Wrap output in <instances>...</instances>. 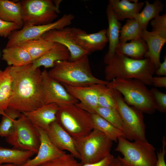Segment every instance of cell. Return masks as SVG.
<instances>
[{
	"instance_id": "obj_1",
	"label": "cell",
	"mask_w": 166,
	"mask_h": 166,
	"mask_svg": "<svg viewBox=\"0 0 166 166\" xmlns=\"http://www.w3.org/2000/svg\"><path fill=\"white\" fill-rule=\"evenodd\" d=\"M12 77V94L8 107L22 113L43 106L42 72L34 69L32 63L21 66H10Z\"/></svg>"
},
{
	"instance_id": "obj_2",
	"label": "cell",
	"mask_w": 166,
	"mask_h": 166,
	"mask_svg": "<svg viewBox=\"0 0 166 166\" xmlns=\"http://www.w3.org/2000/svg\"><path fill=\"white\" fill-rule=\"evenodd\" d=\"M156 70L148 58L136 60L115 53L105 68V79L109 82L117 78L135 79L151 85Z\"/></svg>"
},
{
	"instance_id": "obj_3",
	"label": "cell",
	"mask_w": 166,
	"mask_h": 166,
	"mask_svg": "<svg viewBox=\"0 0 166 166\" xmlns=\"http://www.w3.org/2000/svg\"><path fill=\"white\" fill-rule=\"evenodd\" d=\"M88 55L74 61H57L48 71V74L62 85L69 86H86L95 84L106 85L108 82L98 79L92 74Z\"/></svg>"
},
{
	"instance_id": "obj_4",
	"label": "cell",
	"mask_w": 166,
	"mask_h": 166,
	"mask_svg": "<svg viewBox=\"0 0 166 166\" xmlns=\"http://www.w3.org/2000/svg\"><path fill=\"white\" fill-rule=\"evenodd\" d=\"M106 85L118 91L128 105L143 113L152 114L156 110L150 90L139 80L117 78L108 82Z\"/></svg>"
},
{
	"instance_id": "obj_5",
	"label": "cell",
	"mask_w": 166,
	"mask_h": 166,
	"mask_svg": "<svg viewBox=\"0 0 166 166\" xmlns=\"http://www.w3.org/2000/svg\"><path fill=\"white\" fill-rule=\"evenodd\" d=\"M115 150L123 157L117 158L122 166H155L157 157L155 148L148 141L131 142L123 136L119 137Z\"/></svg>"
},
{
	"instance_id": "obj_6",
	"label": "cell",
	"mask_w": 166,
	"mask_h": 166,
	"mask_svg": "<svg viewBox=\"0 0 166 166\" xmlns=\"http://www.w3.org/2000/svg\"><path fill=\"white\" fill-rule=\"evenodd\" d=\"M57 121L74 140L84 137L94 129L91 114L76 104L59 106Z\"/></svg>"
},
{
	"instance_id": "obj_7",
	"label": "cell",
	"mask_w": 166,
	"mask_h": 166,
	"mask_svg": "<svg viewBox=\"0 0 166 166\" xmlns=\"http://www.w3.org/2000/svg\"><path fill=\"white\" fill-rule=\"evenodd\" d=\"M80 157V165L98 162L110 154L113 141L100 131L94 128L86 136L75 140Z\"/></svg>"
},
{
	"instance_id": "obj_8",
	"label": "cell",
	"mask_w": 166,
	"mask_h": 166,
	"mask_svg": "<svg viewBox=\"0 0 166 166\" xmlns=\"http://www.w3.org/2000/svg\"><path fill=\"white\" fill-rule=\"evenodd\" d=\"M113 92L117 109L124 125L125 131L123 137L129 140H147L143 113L128 105L118 91L113 89Z\"/></svg>"
},
{
	"instance_id": "obj_9",
	"label": "cell",
	"mask_w": 166,
	"mask_h": 166,
	"mask_svg": "<svg viewBox=\"0 0 166 166\" xmlns=\"http://www.w3.org/2000/svg\"><path fill=\"white\" fill-rule=\"evenodd\" d=\"M20 2L23 26L52 23L60 12L50 0H24Z\"/></svg>"
},
{
	"instance_id": "obj_10",
	"label": "cell",
	"mask_w": 166,
	"mask_h": 166,
	"mask_svg": "<svg viewBox=\"0 0 166 166\" xmlns=\"http://www.w3.org/2000/svg\"><path fill=\"white\" fill-rule=\"evenodd\" d=\"M14 129L6 140L14 148L37 154L40 146V134L37 127L22 113L14 121Z\"/></svg>"
},
{
	"instance_id": "obj_11",
	"label": "cell",
	"mask_w": 166,
	"mask_h": 166,
	"mask_svg": "<svg viewBox=\"0 0 166 166\" xmlns=\"http://www.w3.org/2000/svg\"><path fill=\"white\" fill-rule=\"evenodd\" d=\"M74 17L72 14H65L57 21L50 24L23 26L20 30H14L11 33L8 37L6 47L16 46L25 41L37 39L52 30H61L70 25Z\"/></svg>"
},
{
	"instance_id": "obj_12",
	"label": "cell",
	"mask_w": 166,
	"mask_h": 166,
	"mask_svg": "<svg viewBox=\"0 0 166 166\" xmlns=\"http://www.w3.org/2000/svg\"><path fill=\"white\" fill-rule=\"evenodd\" d=\"M42 75L45 105L55 103L59 106L79 102L62 84L50 77L46 69L42 72Z\"/></svg>"
},
{
	"instance_id": "obj_13",
	"label": "cell",
	"mask_w": 166,
	"mask_h": 166,
	"mask_svg": "<svg viewBox=\"0 0 166 166\" xmlns=\"http://www.w3.org/2000/svg\"><path fill=\"white\" fill-rule=\"evenodd\" d=\"M102 84L77 87L63 85L69 93L78 100L79 102L75 104L77 105L93 114H95V109L98 106L99 94Z\"/></svg>"
},
{
	"instance_id": "obj_14",
	"label": "cell",
	"mask_w": 166,
	"mask_h": 166,
	"mask_svg": "<svg viewBox=\"0 0 166 166\" xmlns=\"http://www.w3.org/2000/svg\"><path fill=\"white\" fill-rule=\"evenodd\" d=\"M71 31L76 44L89 53L101 50L108 42L105 29L90 34L75 27L71 28Z\"/></svg>"
},
{
	"instance_id": "obj_15",
	"label": "cell",
	"mask_w": 166,
	"mask_h": 166,
	"mask_svg": "<svg viewBox=\"0 0 166 166\" xmlns=\"http://www.w3.org/2000/svg\"><path fill=\"white\" fill-rule=\"evenodd\" d=\"M41 37L48 41L59 43L66 47L70 53L69 61H77L89 53L76 44L70 27H66L60 30H52L46 32Z\"/></svg>"
},
{
	"instance_id": "obj_16",
	"label": "cell",
	"mask_w": 166,
	"mask_h": 166,
	"mask_svg": "<svg viewBox=\"0 0 166 166\" xmlns=\"http://www.w3.org/2000/svg\"><path fill=\"white\" fill-rule=\"evenodd\" d=\"M35 127L39 133L40 141L37 155L33 159L28 160L22 166H39L66 153L64 151L58 148L53 144L45 130Z\"/></svg>"
},
{
	"instance_id": "obj_17",
	"label": "cell",
	"mask_w": 166,
	"mask_h": 166,
	"mask_svg": "<svg viewBox=\"0 0 166 166\" xmlns=\"http://www.w3.org/2000/svg\"><path fill=\"white\" fill-rule=\"evenodd\" d=\"M45 131L51 141L58 148L62 151H68L76 158L80 160V155L76 147L75 140L57 121L52 123Z\"/></svg>"
},
{
	"instance_id": "obj_18",
	"label": "cell",
	"mask_w": 166,
	"mask_h": 166,
	"mask_svg": "<svg viewBox=\"0 0 166 166\" xmlns=\"http://www.w3.org/2000/svg\"><path fill=\"white\" fill-rule=\"evenodd\" d=\"M59 106L55 103L44 105L33 111L22 113L35 126L47 131L57 121Z\"/></svg>"
},
{
	"instance_id": "obj_19",
	"label": "cell",
	"mask_w": 166,
	"mask_h": 166,
	"mask_svg": "<svg viewBox=\"0 0 166 166\" xmlns=\"http://www.w3.org/2000/svg\"><path fill=\"white\" fill-rule=\"evenodd\" d=\"M106 13L109 25L106 29V36L109 47L108 51L104 57V61L107 65L115 54L116 48L120 42V32L121 24L109 4L106 9Z\"/></svg>"
},
{
	"instance_id": "obj_20",
	"label": "cell",
	"mask_w": 166,
	"mask_h": 166,
	"mask_svg": "<svg viewBox=\"0 0 166 166\" xmlns=\"http://www.w3.org/2000/svg\"><path fill=\"white\" fill-rule=\"evenodd\" d=\"M141 37L146 42L148 48L144 57L149 58L157 69L161 63L160 52L166 42V38L154 32L149 31L146 30L142 31Z\"/></svg>"
},
{
	"instance_id": "obj_21",
	"label": "cell",
	"mask_w": 166,
	"mask_h": 166,
	"mask_svg": "<svg viewBox=\"0 0 166 166\" xmlns=\"http://www.w3.org/2000/svg\"><path fill=\"white\" fill-rule=\"evenodd\" d=\"M70 53L68 49L59 43L54 46L39 58L33 61L34 69L44 66L45 68H52L57 61H69Z\"/></svg>"
},
{
	"instance_id": "obj_22",
	"label": "cell",
	"mask_w": 166,
	"mask_h": 166,
	"mask_svg": "<svg viewBox=\"0 0 166 166\" xmlns=\"http://www.w3.org/2000/svg\"><path fill=\"white\" fill-rule=\"evenodd\" d=\"M109 4L113 10L117 19L123 21L125 19L134 18L143 6L144 2H138V0H109Z\"/></svg>"
},
{
	"instance_id": "obj_23",
	"label": "cell",
	"mask_w": 166,
	"mask_h": 166,
	"mask_svg": "<svg viewBox=\"0 0 166 166\" xmlns=\"http://www.w3.org/2000/svg\"><path fill=\"white\" fill-rule=\"evenodd\" d=\"M146 42L142 37L131 40L129 43L119 42L116 49L115 53L124 55L131 58L140 60L144 58L147 52Z\"/></svg>"
},
{
	"instance_id": "obj_24",
	"label": "cell",
	"mask_w": 166,
	"mask_h": 166,
	"mask_svg": "<svg viewBox=\"0 0 166 166\" xmlns=\"http://www.w3.org/2000/svg\"><path fill=\"white\" fill-rule=\"evenodd\" d=\"M2 59L9 66L19 67L32 63L27 51L18 45L5 47L2 51Z\"/></svg>"
},
{
	"instance_id": "obj_25",
	"label": "cell",
	"mask_w": 166,
	"mask_h": 166,
	"mask_svg": "<svg viewBox=\"0 0 166 166\" xmlns=\"http://www.w3.org/2000/svg\"><path fill=\"white\" fill-rule=\"evenodd\" d=\"M0 19L6 22L14 23L22 28L23 26L20 2L0 0Z\"/></svg>"
},
{
	"instance_id": "obj_26",
	"label": "cell",
	"mask_w": 166,
	"mask_h": 166,
	"mask_svg": "<svg viewBox=\"0 0 166 166\" xmlns=\"http://www.w3.org/2000/svg\"><path fill=\"white\" fill-rule=\"evenodd\" d=\"M34 154L30 151L0 146V165L6 164L22 166Z\"/></svg>"
},
{
	"instance_id": "obj_27",
	"label": "cell",
	"mask_w": 166,
	"mask_h": 166,
	"mask_svg": "<svg viewBox=\"0 0 166 166\" xmlns=\"http://www.w3.org/2000/svg\"><path fill=\"white\" fill-rule=\"evenodd\" d=\"M10 66L0 70V114L2 115L9 106L12 94V79Z\"/></svg>"
},
{
	"instance_id": "obj_28",
	"label": "cell",
	"mask_w": 166,
	"mask_h": 166,
	"mask_svg": "<svg viewBox=\"0 0 166 166\" xmlns=\"http://www.w3.org/2000/svg\"><path fill=\"white\" fill-rule=\"evenodd\" d=\"M56 43L48 41L42 37L25 41L18 45L29 53L33 61L41 57L51 49Z\"/></svg>"
},
{
	"instance_id": "obj_29",
	"label": "cell",
	"mask_w": 166,
	"mask_h": 166,
	"mask_svg": "<svg viewBox=\"0 0 166 166\" xmlns=\"http://www.w3.org/2000/svg\"><path fill=\"white\" fill-rule=\"evenodd\" d=\"M144 3L145 5L142 11L134 18L138 22L143 30H146L150 20L159 15L164 6V4L160 0H155L152 3L146 1Z\"/></svg>"
},
{
	"instance_id": "obj_30",
	"label": "cell",
	"mask_w": 166,
	"mask_h": 166,
	"mask_svg": "<svg viewBox=\"0 0 166 166\" xmlns=\"http://www.w3.org/2000/svg\"><path fill=\"white\" fill-rule=\"evenodd\" d=\"M94 128L105 134L112 141L117 142L118 138L123 137L122 132L111 123L97 114H91Z\"/></svg>"
},
{
	"instance_id": "obj_31",
	"label": "cell",
	"mask_w": 166,
	"mask_h": 166,
	"mask_svg": "<svg viewBox=\"0 0 166 166\" xmlns=\"http://www.w3.org/2000/svg\"><path fill=\"white\" fill-rule=\"evenodd\" d=\"M143 30L136 19H128L124 25L121 27L120 42H126L128 40L131 41L141 38Z\"/></svg>"
},
{
	"instance_id": "obj_32",
	"label": "cell",
	"mask_w": 166,
	"mask_h": 166,
	"mask_svg": "<svg viewBox=\"0 0 166 166\" xmlns=\"http://www.w3.org/2000/svg\"><path fill=\"white\" fill-rule=\"evenodd\" d=\"M22 113L8 107L4 112L0 123V136L6 137L10 135L14 129V121Z\"/></svg>"
},
{
	"instance_id": "obj_33",
	"label": "cell",
	"mask_w": 166,
	"mask_h": 166,
	"mask_svg": "<svg viewBox=\"0 0 166 166\" xmlns=\"http://www.w3.org/2000/svg\"><path fill=\"white\" fill-rule=\"evenodd\" d=\"M95 114L98 115L120 129L122 132L124 137L125 131L124 125L117 109L98 106L95 109Z\"/></svg>"
},
{
	"instance_id": "obj_34",
	"label": "cell",
	"mask_w": 166,
	"mask_h": 166,
	"mask_svg": "<svg viewBox=\"0 0 166 166\" xmlns=\"http://www.w3.org/2000/svg\"><path fill=\"white\" fill-rule=\"evenodd\" d=\"M99 106L117 109V105L114 98L113 89L102 84L98 98Z\"/></svg>"
},
{
	"instance_id": "obj_35",
	"label": "cell",
	"mask_w": 166,
	"mask_h": 166,
	"mask_svg": "<svg viewBox=\"0 0 166 166\" xmlns=\"http://www.w3.org/2000/svg\"><path fill=\"white\" fill-rule=\"evenodd\" d=\"M74 156L66 153L62 156L48 161L39 166H79V163Z\"/></svg>"
},
{
	"instance_id": "obj_36",
	"label": "cell",
	"mask_w": 166,
	"mask_h": 166,
	"mask_svg": "<svg viewBox=\"0 0 166 166\" xmlns=\"http://www.w3.org/2000/svg\"><path fill=\"white\" fill-rule=\"evenodd\" d=\"M152 31L166 38V14L159 15L151 22Z\"/></svg>"
},
{
	"instance_id": "obj_37",
	"label": "cell",
	"mask_w": 166,
	"mask_h": 166,
	"mask_svg": "<svg viewBox=\"0 0 166 166\" xmlns=\"http://www.w3.org/2000/svg\"><path fill=\"white\" fill-rule=\"evenodd\" d=\"M150 91L154 97L156 110L161 113L166 112V94L158 90L152 88Z\"/></svg>"
},
{
	"instance_id": "obj_38",
	"label": "cell",
	"mask_w": 166,
	"mask_h": 166,
	"mask_svg": "<svg viewBox=\"0 0 166 166\" xmlns=\"http://www.w3.org/2000/svg\"><path fill=\"white\" fill-rule=\"evenodd\" d=\"M21 29L16 24L4 21L0 19V36L8 37L13 31Z\"/></svg>"
},
{
	"instance_id": "obj_39",
	"label": "cell",
	"mask_w": 166,
	"mask_h": 166,
	"mask_svg": "<svg viewBox=\"0 0 166 166\" xmlns=\"http://www.w3.org/2000/svg\"><path fill=\"white\" fill-rule=\"evenodd\" d=\"M162 147L159 151L157 153V160L155 166H166L165 156L166 153V140L165 136L162 140Z\"/></svg>"
},
{
	"instance_id": "obj_40",
	"label": "cell",
	"mask_w": 166,
	"mask_h": 166,
	"mask_svg": "<svg viewBox=\"0 0 166 166\" xmlns=\"http://www.w3.org/2000/svg\"><path fill=\"white\" fill-rule=\"evenodd\" d=\"M114 158L111 154L102 160L93 163L79 165V166H109L111 162Z\"/></svg>"
},
{
	"instance_id": "obj_41",
	"label": "cell",
	"mask_w": 166,
	"mask_h": 166,
	"mask_svg": "<svg viewBox=\"0 0 166 166\" xmlns=\"http://www.w3.org/2000/svg\"><path fill=\"white\" fill-rule=\"evenodd\" d=\"M152 85L156 87L166 88V77H153Z\"/></svg>"
},
{
	"instance_id": "obj_42",
	"label": "cell",
	"mask_w": 166,
	"mask_h": 166,
	"mask_svg": "<svg viewBox=\"0 0 166 166\" xmlns=\"http://www.w3.org/2000/svg\"><path fill=\"white\" fill-rule=\"evenodd\" d=\"M164 61L160 64L159 68L156 70L155 73L158 76H166V57L165 56Z\"/></svg>"
},
{
	"instance_id": "obj_43",
	"label": "cell",
	"mask_w": 166,
	"mask_h": 166,
	"mask_svg": "<svg viewBox=\"0 0 166 166\" xmlns=\"http://www.w3.org/2000/svg\"><path fill=\"white\" fill-rule=\"evenodd\" d=\"M109 166H122L120 162L117 158L114 157L110 163Z\"/></svg>"
},
{
	"instance_id": "obj_44",
	"label": "cell",
	"mask_w": 166,
	"mask_h": 166,
	"mask_svg": "<svg viewBox=\"0 0 166 166\" xmlns=\"http://www.w3.org/2000/svg\"><path fill=\"white\" fill-rule=\"evenodd\" d=\"M0 166H17L16 165L12 164H2L0 165Z\"/></svg>"
}]
</instances>
